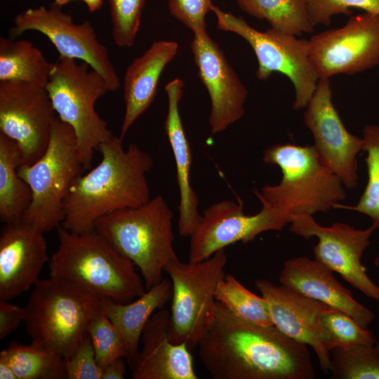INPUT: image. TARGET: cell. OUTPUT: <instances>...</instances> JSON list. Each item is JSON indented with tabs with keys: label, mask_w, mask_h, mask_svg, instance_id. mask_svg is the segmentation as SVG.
Masks as SVG:
<instances>
[{
	"label": "cell",
	"mask_w": 379,
	"mask_h": 379,
	"mask_svg": "<svg viewBox=\"0 0 379 379\" xmlns=\"http://www.w3.org/2000/svg\"><path fill=\"white\" fill-rule=\"evenodd\" d=\"M215 298L237 317L262 326H273L267 300L247 289L233 275L218 284Z\"/></svg>",
	"instance_id": "cell-29"
},
{
	"label": "cell",
	"mask_w": 379,
	"mask_h": 379,
	"mask_svg": "<svg viewBox=\"0 0 379 379\" xmlns=\"http://www.w3.org/2000/svg\"><path fill=\"white\" fill-rule=\"evenodd\" d=\"M27 31L45 35L56 48L59 56L87 63L103 77L109 91L119 88L120 81L108 51L98 41L88 20L76 24L69 15L53 4L48 8H29L16 15L9 32L11 38Z\"/></svg>",
	"instance_id": "cell-11"
},
{
	"label": "cell",
	"mask_w": 379,
	"mask_h": 379,
	"mask_svg": "<svg viewBox=\"0 0 379 379\" xmlns=\"http://www.w3.org/2000/svg\"><path fill=\"white\" fill-rule=\"evenodd\" d=\"M280 284L318 300L328 307L345 312L363 327L375 319L374 313L357 302L328 267L306 256L287 260L280 272Z\"/></svg>",
	"instance_id": "cell-21"
},
{
	"label": "cell",
	"mask_w": 379,
	"mask_h": 379,
	"mask_svg": "<svg viewBox=\"0 0 379 379\" xmlns=\"http://www.w3.org/2000/svg\"><path fill=\"white\" fill-rule=\"evenodd\" d=\"M173 213L161 195L145 204L98 219L95 230L140 272L146 290L163 279L164 268L178 258L174 249Z\"/></svg>",
	"instance_id": "cell-5"
},
{
	"label": "cell",
	"mask_w": 379,
	"mask_h": 379,
	"mask_svg": "<svg viewBox=\"0 0 379 379\" xmlns=\"http://www.w3.org/2000/svg\"><path fill=\"white\" fill-rule=\"evenodd\" d=\"M112 22V38L120 47L134 44L140 25L145 0H108Z\"/></svg>",
	"instance_id": "cell-34"
},
{
	"label": "cell",
	"mask_w": 379,
	"mask_h": 379,
	"mask_svg": "<svg viewBox=\"0 0 379 379\" xmlns=\"http://www.w3.org/2000/svg\"><path fill=\"white\" fill-rule=\"evenodd\" d=\"M88 333L102 370L116 359L126 357V346L121 333L102 310L92 320Z\"/></svg>",
	"instance_id": "cell-33"
},
{
	"label": "cell",
	"mask_w": 379,
	"mask_h": 379,
	"mask_svg": "<svg viewBox=\"0 0 379 379\" xmlns=\"http://www.w3.org/2000/svg\"><path fill=\"white\" fill-rule=\"evenodd\" d=\"M44 232L21 220L5 224L0 235V299L29 290L50 260Z\"/></svg>",
	"instance_id": "cell-19"
},
{
	"label": "cell",
	"mask_w": 379,
	"mask_h": 379,
	"mask_svg": "<svg viewBox=\"0 0 379 379\" xmlns=\"http://www.w3.org/2000/svg\"><path fill=\"white\" fill-rule=\"evenodd\" d=\"M31 344L70 358L102 311L100 298L51 277L39 279L25 306Z\"/></svg>",
	"instance_id": "cell-6"
},
{
	"label": "cell",
	"mask_w": 379,
	"mask_h": 379,
	"mask_svg": "<svg viewBox=\"0 0 379 379\" xmlns=\"http://www.w3.org/2000/svg\"><path fill=\"white\" fill-rule=\"evenodd\" d=\"M312 25H328L335 15H350V8L379 15V0H306Z\"/></svg>",
	"instance_id": "cell-35"
},
{
	"label": "cell",
	"mask_w": 379,
	"mask_h": 379,
	"mask_svg": "<svg viewBox=\"0 0 379 379\" xmlns=\"http://www.w3.org/2000/svg\"><path fill=\"white\" fill-rule=\"evenodd\" d=\"M255 285L267 302L274 326L290 338L312 347L321 370L328 373L331 368V350L320 316L330 307L266 279H256Z\"/></svg>",
	"instance_id": "cell-18"
},
{
	"label": "cell",
	"mask_w": 379,
	"mask_h": 379,
	"mask_svg": "<svg viewBox=\"0 0 379 379\" xmlns=\"http://www.w3.org/2000/svg\"><path fill=\"white\" fill-rule=\"evenodd\" d=\"M66 378L101 379L102 368L98 366L93 343L88 333L75 353L65 359Z\"/></svg>",
	"instance_id": "cell-36"
},
{
	"label": "cell",
	"mask_w": 379,
	"mask_h": 379,
	"mask_svg": "<svg viewBox=\"0 0 379 379\" xmlns=\"http://www.w3.org/2000/svg\"><path fill=\"white\" fill-rule=\"evenodd\" d=\"M193 34L191 50L199 77L210 96L208 124L215 134L243 117L248 91L207 31Z\"/></svg>",
	"instance_id": "cell-17"
},
{
	"label": "cell",
	"mask_w": 379,
	"mask_h": 379,
	"mask_svg": "<svg viewBox=\"0 0 379 379\" xmlns=\"http://www.w3.org/2000/svg\"><path fill=\"white\" fill-rule=\"evenodd\" d=\"M198 354L214 379H314L310 351L275 326L248 322L216 301Z\"/></svg>",
	"instance_id": "cell-1"
},
{
	"label": "cell",
	"mask_w": 379,
	"mask_h": 379,
	"mask_svg": "<svg viewBox=\"0 0 379 379\" xmlns=\"http://www.w3.org/2000/svg\"><path fill=\"white\" fill-rule=\"evenodd\" d=\"M26 316L25 307L0 299V339H4L14 331Z\"/></svg>",
	"instance_id": "cell-38"
},
{
	"label": "cell",
	"mask_w": 379,
	"mask_h": 379,
	"mask_svg": "<svg viewBox=\"0 0 379 379\" xmlns=\"http://www.w3.org/2000/svg\"><path fill=\"white\" fill-rule=\"evenodd\" d=\"M178 51L175 41H155L128 66L124 82L125 112L120 133L122 139L154 101L161 73Z\"/></svg>",
	"instance_id": "cell-23"
},
{
	"label": "cell",
	"mask_w": 379,
	"mask_h": 379,
	"mask_svg": "<svg viewBox=\"0 0 379 379\" xmlns=\"http://www.w3.org/2000/svg\"><path fill=\"white\" fill-rule=\"evenodd\" d=\"M56 230L59 243L49 260L51 277L121 303L146 291L135 265L97 231L74 233L61 225Z\"/></svg>",
	"instance_id": "cell-3"
},
{
	"label": "cell",
	"mask_w": 379,
	"mask_h": 379,
	"mask_svg": "<svg viewBox=\"0 0 379 379\" xmlns=\"http://www.w3.org/2000/svg\"><path fill=\"white\" fill-rule=\"evenodd\" d=\"M260 203L261 210L251 215L244 213L242 203L231 200L216 202L204 210L190 237L189 262L204 260L232 244L252 241L260 233L281 230L291 223L288 215Z\"/></svg>",
	"instance_id": "cell-15"
},
{
	"label": "cell",
	"mask_w": 379,
	"mask_h": 379,
	"mask_svg": "<svg viewBox=\"0 0 379 379\" xmlns=\"http://www.w3.org/2000/svg\"><path fill=\"white\" fill-rule=\"evenodd\" d=\"M0 379H18L10 364L0 357Z\"/></svg>",
	"instance_id": "cell-40"
},
{
	"label": "cell",
	"mask_w": 379,
	"mask_h": 379,
	"mask_svg": "<svg viewBox=\"0 0 379 379\" xmlns=\"http://www.w3.org/2000/svg\"><path fill=\"white\" fill-rule=\"evenodd\" d=\"M374 265L376 267L378 272H379V255L375 257L374 261H373ZM379 283V282H378ZM379 286V285H378Z\"/></svg>",
	"instance_id": "cell-43"
},
{
	"label": "cell",
	"mask_w": 379,
	"mask_h": 379,
	"mask_svg": "<svg viewBox=\"0 0 379 379\" xmlns=\"http://www.w3.org/2000/svg\"><path fill=\"white\" fill-rule=\"evenodd\" d=\"M57 117L45 87L0 81V133L16 142L21 164H31L44 154Z\"/></svg>",
	"instance_id": "cell-13"
},
{
	"label": "cell",
	"mask_w": 379,
	"mask_h": 379,
	"mask_svg": "<svg viewBox=\"0 0 379 379\" xmlns=\"http://www.w3.org/2000/svg\"><path fill=\"white\" fill-rule=\"evenodd\" d=\"M363 151L367 167L368 180L354 206L338 204L335 208H345L366 215L371 225L379 229V125H367L363 128Z\"/></svg>",
	"instance_id": "cell-30"
},
{
	"label": "cell",
	"mask_w": 379,
	"mask_h": 379,
	"mask_svg": "<svg viewBox=\"0 0 379 379\" xmlns=\"http://www.w3.org/2000/svg\"><path fill=\"white\" fill-rule=\"evenodd\" d=\"M212 12L216 16L218 29L235 33L249 44L258 60L257 77L265 81L274 72L283 74L294 86L293 109L305 108L319 81L310 58L308 40L272 28L257 30L242 18L215 5Z\"/></svg>",
	"instance_id": "cell-10"
},
{
	"label": "cell",
	"mask_w": 379,
	"mask_h": 379,
	"mask_svg": "<svg viewBox=\"0 0 379 379\" xmlns=\"http://www.w3.org/2000/svg\"><path fill=\"white\" fill-rule=\"evenodd\" d=\"M126 372V361L123 357H120L111 361L102 369L101 379H123Z\"/></svg>",
	"instance_id": "cell-39"
},
{
	"label": "cell",
	"mask_w": 379,
	"mask_h": 379,
	"mask_svg": "<svg viewBox=\"0 0 379 379\" xmlns=\"http://www.w3.org/2000/svg\"><path fill=\"white\" fill-rule=\"evenodd\" d=\"M72 0H54L53 4L58 6H62L63 5L67 4Z\"/></svg>",
	"instance_id": "cell-42"
},
{
	"label": "cell",
	"mask_w": 379,
	"mask_h": 379,
	"mask_svg": "<svg viewBox=\"0 0 379 379\" xmlns=\"http://www.w3.org/2000/svg\"><path fill=\"white\" fill-rule=\"evenodd\" d=\"M101 161L72 183L63 205L61 225L74 233L95 230L96 221L117 211L147 203L150 192L147 175L153 166L149 154L113 135L101 143Z\"/></svg>",
	"instance_id": "cell-2"
},
{
	"label": "cell",
	"mask_w": 379,
	"mask_h": 379,
	"mask_svg": "<svg viewBox=\"0 0 379 379\" xmlns=\"http://www.w3.org/2000/svg\"><path fill=\"white\" fill-rule=\"evenodd\" d=\"M290 230L305 239L315 237L317 244L313 248L314 259L379 303V286L368 277L361 258L376 230L373 225L356 229L344 222L331 226L320 225L311 215L292 217Z\"/></svg>",
	"instance_id": "cell-14"
},
{
	"label": "cell",
	"mask_w": 379,
	"mask_h": 379,
	"mask_svg": "<svg viewBox=\"0 0 379 379\" xmlns=\"http://www.w3.org/2000/svg\"><path fill=\"white\" fill-rule=\"evenodd\" d=\"M18 379L66 378L65 359L45 348L31 344L11 343L0 353Z\"/></svg>",
	"instance_id": "cell-28"
},
{
	"label": "cell",
	"mask_w": 379,
	"mask_h": 379,
	"mask_svg": "<svg viewBox=\"0 0 379 379\" xmlns=\"http://www.w3.org/2000/svg\"><path fill=\"white\" fill-rule=\"evenodd\" d=\"M227 256L225 248L197 262H182L179 258L164 268L171 281L172 297L169 335L174 343L197 347L214 315L215 292L225 277Z\"/></svg>",
	"instance_id": "cell-9"
},
{
	"label": "cell",
	"mask_w": 379,
	"mask_h": 379,
	"mask_svg": "<svg viewBox=\"0 0 379 379\" xmlns=\"http://www.w3.org/2000/svg\"><path fill=\"white\" fill-rule=\"evenodd\" d=\"M83 170L74 132L57 117L44 154L34 163L18 168L32 193L22 220L44 233L56 229L64 219L63 205L69 189Z\"/></svg>",
	"instance_id": "cell-8"
},
{
	"label": "cell",
	"mask_w": 379,
	"mask_h": 379,
	"mask_svg": "<svg viewBox=\"0 0 379 379\" xmlns=\"http://www.w3.org/2000/svg\"><path fill=\"white\" fill-rule=\"evenodd\" d=\"M21 157L15 141L0 133V219L20 222L32 199L29 185L20 177Z\"/></svg>",
	"instance_id": "cell-25"
},
{
	"label": "cell",
	"mask_w": 379,
	"mask_h": 379,
	"mask_svg": "<svg viewBox=\"0 0 379 379\" xmlns=\"http://www.w3.org/2000/svg\"><path fill=\"white\" fill-rule=\"evenodd\" d=\"M54 63L27 40L0 38V81H20L46 87Z\"/></svg>",
	"instance_id": "cell-26"
},
{
	"label": "cell",
	"mask_w": 379,
	"mask_h": 379,
	"mask_svg": "<svg viewBox=\"0 0 379 379\" xmlns=\"http://www.w3.org/2000/svg\"><path fill=\"white\" fill-rule=\"evenodd\" d=\"M329 372L333 379H379V355L375 345L332 348Z\"/></svg>",
	"instance_id": "cell-31"
},
{
	"label": "cell",
	"mask_w": 379,
	"mask_h": 379,
	"mask_svg": "<svg viewBox=\"0 0 379 379\" xmlns=\"http://www.w3.org/2000/svg\"><path fill=\"white\" fill-rule=\"evenodd\" d=\"M308 46L319 79L372 69L379 65V15H352L343 27L312 36Z\"/></svg>",
	"instance_id": "cell-12"
},
{
	"label": "cell",
	"mask_w": 379,
	"mask_h": 379,
	"mask_svg": "<svg viewBox=\"0 0 379 379\" xmlns=\"http://www.w3.org/2000/svg\"><path fill=\"white\" fill-rule=\"evenodd\" d=\"M305 108L304 121L321 161L346 188H354L358 180L357 157L363 151V140L345 128L333 102L328 79H319Z\"/></svg>",
	"instance_id": "cell-16"
},
{
	"label": "cell",
	"mask_w": 379,
	"mask_h": 379,
	"mask_svg": "<svg viewBox=\"0 0 379 379\" xmlns=\"http://www.w3.org/2000/svg\"><path fill=\"white\" fill-rule=\"evenodd\" d=\"M170 312L160 309L145 326L141 348L128 363L133 379H197L186 343H174L169 335Z\"/></svg>",
	"instance_id": "cell-20"
},
{
	"label": "cell",
	"mask_w": 379,
	"mask_h": 379,
	"mask_svg": "<svg viewBox=\"0 0 379 379\" xmlns=\"http://www.w3.org/2000/svg\"><path fill=\"white\" fill-rule=\"evenodd\" d=\"M91 12H94L100 9L102 5L103 0H82Z\"/></svg>",
	"instance_id": "cell-41"
},
{
	"label": "cell",
	"mask_w": 379,
	"mask_h": 379,
	"mask_svg": "<svg viewBox=\"0 0 379 379\" xmlns=\"http://www.w3.org/2000/svg\"><path fill=\"white\" fill-rule=\"evenodd\" d=\"M320 321L327 335L330 350L335 347L357 344L375 345L376 343L371 331L343 311L328 307L321 314Z\"/></svg>",
	"instance_id": "cell-32"
},
{
	"label": "cell",
	"mask_w": 379,
	"mask_h": 379,
	"mask_svg": "<svg viewBox=\"0 0 379 379\" xmlns=\"http://www.w3.org/2000/svg\"><path fill=\"white\" fill-rule=\"evenodd\" d=\"M213 5L211 0H168L171 14L193 32L206 30V16Z\"/></svg>",
	"instance_id": "cell-37"
},
{
	"label": "cell",
	"mask_w": 379,
	"mask_h": 379,
	"mask_svg": "<svg viewBox=\"0 0 379 379\" xmlns=\"http://www.w3.org/2000/svg\"><path fill=\"white\" fill-rule=\"evenodd\" d=\"M375 347L379 355V341H377L375 344Z\"/></svg>",
	"instance_id": "cell-44"
},
{
	"label": "cell",
	"mask_w": 379,
	"mask_h": 379,
	"mask_svg": "<svg viewBox=\"0 0 379 379\" xmlns=\"http://www.w3.org/2000/svg\"><path fill=\"white\" fill-rule=\"evenodd\" d=\"M183 86V81L175 78L165 87L168 111L164 128L176 166V178L180 192L178 231L181 237H190L199 225L201 215L198 211V197L190 184L192 154L179 111Z\"/></svg>",
	"instance_id": "cell-22"
},
{
	"label": "cell",
	"mask_w": 379,
	"mask_h": 379,
	"mask_svg": "<svg viewBox=\"0 0 379 379\" xmlns=\"http://www.w3.org/2000/svg\"><path fill=\"white\" fill-rule=\"evenodd\" d=\"M265 163L282 173L279 183L255 191L263 201L288 215L326 213L346 197L340 179L321 161L313 145H274L263 152Z\"/></svg>",
	"instance_id": "cell-4"
},
{
	"label": "cell",
	"mask_w": 379,
	"mask_h": 379,
	"mask_svg": "<svg viewBox=\"0 0 379 379\" xmlns=\"http://www.w3.org/2000/svg\"><path fill=\"white\" fill-rule=\"evenodd\" d=\"M171 281L163 279L131 302L121 303L108 298H100L103 312L121 333L130 363L140 349L142 330L157 310L164 308L171 300Z\"/></svg>",
	"instance_id": "cell-24"
},
{
	"label": "cell",
	"mask_w": 379,
	"mask_h": 379,
	"mask_svg": "<svg viewBox=\"0 0 379 379\" xmlns=\"http://www.w3.org/2000/svg\"><path fill=\"white\" fill-rule=\"evenodd\" d=\"M89 67L59 56L45 87L58 117L74 132L84 170L91 167L99 145L113 136L95 108L97 100L109 91L108 86Z\"/></svg>",
	"instance_id": "cell-7"
},
{
	"label": "cell",
	"mask_w": 379,
	"mask_h": 379,
	"mask_svg": "<svg viewBox=\"0 0 379 379\" xmlns=\"http://www.w3.org/2000/svg\"><path fill=\"white\" fill-rule=\"evenodd\" d=\"M237 4L276 30L295 36L314 32L306 0H237Z\"/></svg>",
	"instance_id": "cell-27"
}]
</instances>
